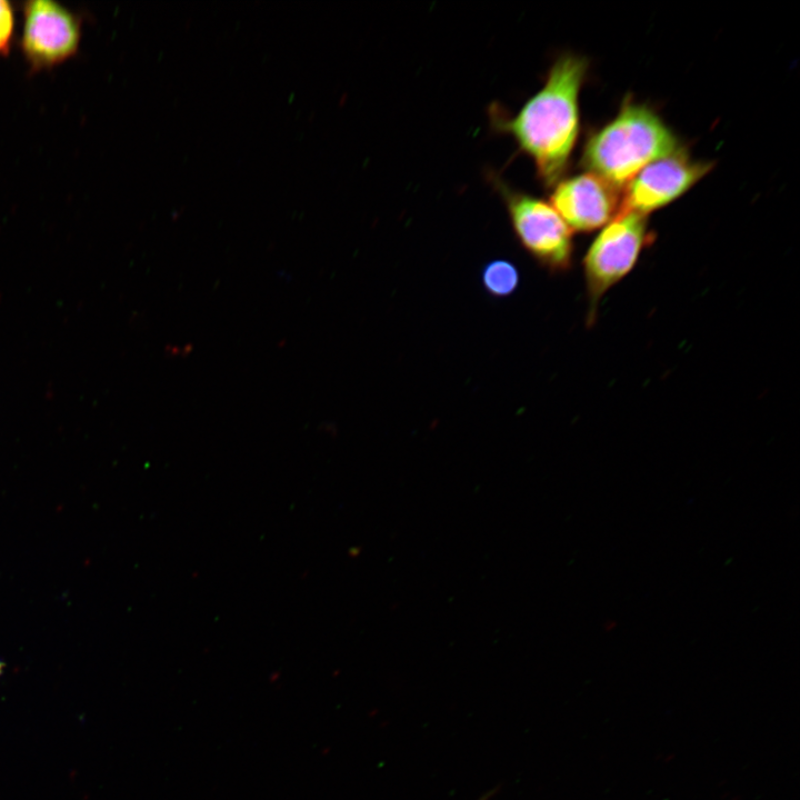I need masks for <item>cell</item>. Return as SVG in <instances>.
I'll list each match as a JSON object with an SVG mask.
<instances>
[{
    "label": "cell",
    "mask_w": 800,
    "mask_h": 800,
    "mask_svg": "<svg viewBox=\"0 0 800 800\" xmlns=\"http://www.w3.org/2000/svg\"><path fill=\"white\" fill-rule=\"evenodd\" d=\"M588 64L582 56L561 54L542 88L517 113L490 108L491 126L514 139L546 187L558 183L568 169L579 133V92Z\"/></svg>",
    "instance_id": "obj_1"
},
{
    "label": "cell",
    "mask_w": 800,
    "mask_h": 800,
    "mask_svg": "<svg viewBox=\"0 0 800 800\" xmlns=\"http://www.w3.org/2000/svg\"><path fill=\"white\" fill-rule=\"evenodd\" d=\"M681 151L678 138L653 110L629 102L588 139L581 163L618 188L647 164Z\"/></svg>",
    "instance_id": "obj_2"
},
{
    "label": "cell",
    "mask_w": 800,
    "mask_h": 800,
    "mask_svg": "<svg viewBox=\"0 0 800 800\" xmlns=\"http://www.w3.org/2000/svg\"><path fill=\"white\" fill-rule=\"evenodd\" d=\"M652 240L647 216L631 211L618 212L594 238L582 261L589 326L603 296L633 269Z\"/></svg>",
    "instance_id": "obj_3"
},
{
    "label": "cell",
    "mask_w": 800,
    "mask_h": 800,
    "mask_svg": "<svg viewBox=\"0 0 800 800\" xmlns=\"http://www.w3.org/2000/svg\"><path fill=\"white\" fill-rule=\"evenodd\" d=\"M506 204L513 233L521 247L550 272L571 267L572 231L544 200L511 188L497 174L490 176Z\"/></svg>",
    "instance_id": "obj_4"
},
{
    "label": "cell",
    "mask_w": 800,
    "mask_h": 800,
    "mask_svg": "<svg viewBox=\"0 0 800 800\" xmlns=\"http://www.w3.org/2000/svg\"><path fill=\"white\" fill-rule=\"evenodd\" d=\"M80 37L79 18L62 4L50 0L24 3L21 49L32 70L69 59L77 52Z\"/></svg>",
    "instance_id": "obj_5"
},
{
    "label": "cell",
    "mask_w": 800,
    "mask_h": 800,
    "mask_svg": "<svg viewBox=\"0 0 800 800\" xmlns=\"http://www.w3.org/2000/svg\"><path fill=\"white\" fill-rule=\"evenodd\" d=\"M712 168L690 160L684 151L658 159L642 168L629 182L618 212L648 214L672 202Z\"/></svg>",
    "instance_id": "obj_6"
},
{
    "label": "cell",
    "mask_w": 800,
    "mask_h": 800,
    "mask_svg": "<svg viewBox=\"0 0 800 800\" xmlns=\"http://www.w3.org/2000/svg\"><path fill=\"white\" fill-rule=\"evenodd\" d=\"M550 202L572 232L603 227L619 211L617 188L590 172L561 179Z\"/></svg>",
    "instance_id": "obj_7"
},
{
    "label": "cell",
    "mask_w": 800,
    "mask_h": 800,
    "mask_svg": "<svg viewBox=\"0 0 800 800\" xmlns=\"http://www.w3.org/2000/svg\"><path fill=\"white\" fill-rule=\"evenodd\" d=\"M520 282L518 268L506 259L489 261L481 270V284L486 292L494 298L512 294Z\"/></svg>",
    "instance_id": "obj_8"
},
{
    "label": "cell",
    "mask_w": 800,
    "mask_h": 800,
    "mask_svg": "<svg viewBox=\"0 0 800 800\" xmlns=\"http://www.w3.org/2000/svg\"><path fill=\"white\" fill-rule=\"evenodd\" d=\"M13 27V9L10 2L0 0V54H6L9 51Z\"/></svg>",
    "instance_id": "obj_9"
}]
</instances>
